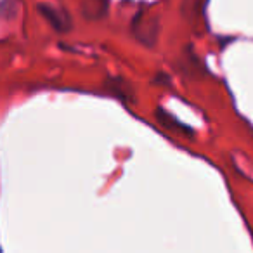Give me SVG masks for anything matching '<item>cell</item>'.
Instances as JSON below:
<instances>
[{
    "instance_id": "cell-4",
    "label": "cell",
    "mask_w": 253,
    "mask_h": 253,
    "mask_svg": "<svg viewBox=\"0 0 253 253\" xmlns=\"http://www.w3.org/2000/svg\"><path fill=\"white\" fill-rule=\"evenodd\" d=\"M106 90H108L109 94L120 97L125 102H134V99H135L130 84H128L126 80H123V78H120V77L108 78V80H106Z\"/></svg>"
},
{
    "instance_id": "cell-3",
    "label": "cell",
    "mask_w": 253,
    "mask_h": 253,
    "mask_svg": "<svg viewBox=\"0 0 253 253\" xmlns=\"http://www.w3.org/2000/svg\"><path fill=\"white\" fill-rule=\"evenodd\" d=\"M80 12L88 21H97L108 14L109 0H78Z\"/></svg>"
},
{
    "instance_id": "cell-6",
    "label": "cell",
    "mask_w": 253,
    "mask_h": 253,
    "mask_svg": "<svg viewBox=\"0 0 253 253\" xmlns=\"http://www.w3.org/2000/svg\"><path fill=\"white\" fill-rule=\"evenodd\" d=\"M155 116H156V120H158L160 125L165 126L167 130H172V132H182V130H179V128H182V125H180V123L177 122V120L173 118L172 115H169V113H167V111H163L162 108H156Z\"/></svg>"
},
{
    "instance_id": "cell-5",
    "label": "cell",
    "mask_w": 253,
    "mask_h": 253,
    "mask_svg": "<svg viewBox=\"0 0 253 253\" xmlns=\"http://www.w3.org/2000/svg\"><path fill=\"white\" fill-rule=\"evenodd\" d=\"M205 0H182V5H180V12L182 16L191 23H196L198 18L203 12Z\"/></svg>"
},
{
    "instance_id": "cell-2",
    "label": "cell",
    "mask_w": 253,
    "mask_h": 253,
    "mask_svg": "<svg viewBox=\"0 0 253 253\" xmlns=\"http://www.w3.org/2000/svg\"><path fill=\"white\" fill-rule=\"evenodd\" d=\"M39 12L47 19L50 26H52L56 32L59 33H66L71 30V18L66 14V11L61 7H56V5L50 4H39Z\"/></svg>"
},
{
    "instance_id": "cell-1",
    "label": "cell",
    "mask_w": 253,
    "mask_h": 253,
    "mask_svg": "<svg viewBox=\"0 0 253 253\" xmlns=\"http://www.w3.org/2000/svg\"><path fill=\"white\" fill-rule=\"evenodd\" d=\"M132 33L146 47H155L160 33V19L151 12L141 11L132 21Z\"/></svg>"
}]
</instances>
